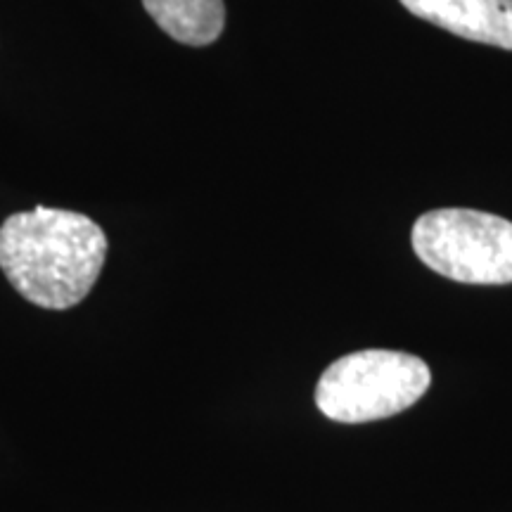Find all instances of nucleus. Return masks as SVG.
Instances as JSON below:
<instances>
[{
    "label": "nucleus",
    "mask_w": 512,
    "mask_h": 512,
    "mask_svg": "<svg viewBox=\"0 0 512 512\" xmlns=\"http://www.w3.org/2000/svg\"><path fill=\"white\" fill-rule=\"evenodd\" d=\"M401 5L453 36L512 50V0H401Z\"/></svg>",
    "instance_id": "obj_4"
},
{
    "label": "nucleus",
    "mask_w": 512,
    "mask_h": 512,
    "mask_svg": "<svg viewBox=\"0 0 512 512\" xmlns=\"http://www.w3.org/2000/svg\"><path fill=\"white\" fill-rule=\"evenodd\" d=\"M164 34L185 46H209L226 27L223 0H143Z\"/></svg>",
    "instance_id": "obj_5"
},
{
    "label": "nucleus",
    "mask_w": 512,
    "mask_h": 512,
    "mask_svg": "<svg viewBox=\"0 0 512 512\" xmlns=\"http://www.w3.org/2000/svg\"><path fill=\"white\" fill-rule=\"evenodd\" d=\"M413 249L434 273L467 285L512 283V223L475 209H434L413 226Z\"/></svg>",
    "instance_id": "obj_3"
},
{
    "label": "nucleus",
    "mask_w": 512,
    "mask_h": 512,
    "mask_svg": "<svg viewBox=\"0 0 512 512\" xmlns=\"http://www.w3.org/2000/svg\"><path fill=\"white\" fill-rule=\"evenodd\" d=\"M430 384V368L418 356L389 349L354 351L320 375L316 406L325 418L347 425L384 420L415 406Z\"/></svg>",
    "instance_id": "obj_2"
},
{
    "label": "nucleus",
    "mask_w": 512,
    "mask_h": 512,
    "mask_svg": "<svg viewBox=\"0 0 512 512\" xmlns=\"http://www.w3.org/2000/svg\"><path fill=\"white\" fill-rule=\"evenodd\" d=\"M107 238L88 216L38 204L0 226V268L10 285L41 309L81 304L100 278Z\"/></svg>",
    "instance_id": "obj_1"
}]
</instances>
